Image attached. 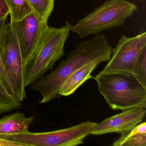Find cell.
<instances>
[{
    "label": "cell",
    "instance_id": "2",
    "mask_svg": "<svg viewBox=\"0 0 146 146\" xmlns=\"http://www.w3.org/2000/svg\"><path fill=\"white\" fill-rule=\"evenodd\" d=\"M94 78L100 93L113 110L146 108V87L134 74L100 72Z\"/></svg>",
    "mask_w": 146,
    "mask_h": 146
},
{
    "label": "cell",
    "instance_id": "12",
    "mask_svg": "<svg viewBox=\"0 0 146 146\" xmlns=\"http://www.w3.org/2000/svg\"><path fill=\"white\" fill-rule=\"evenodd\" d=\"M11 16V23L20 21L33 13L28 0H6Z\"/></svg>",
    "mask_w": 146,
    "mask_h": 146
},
{
    "label": "cell",
    "instance_id": "15",
    "mask_svg": "<svg viewBox=\"0 0 146 146\" xmlns=\"http://www.w3.org/2000/svg\"><path fill=\"white\" fill-rule=\"evenodd\" d=\"M7 18H4L0 20V79L3 82L4 85L7 89V91L11 94L15 96V93L11 81L8 78L7 74L4 68L1 58L2 46H3V39L5 29L6 21Z\"/></svg>",
    "mask_w": 146,
    "mask_h": 146
},
{
    "label": "cell",
    "instance_id": "3",
    "mask_svg": "<svg viewBox=\"0 0 146 146\" xmlns=\"http://www.w3.org/2000/svg\"><path fill=\"white\" fill-rule=\"evenodd\" d=\"M137 11L136 5L126 0H108L74 25L70 24L72 33L82 39L103 31L122 26Z\"/></svg>",
    "mask_w": 146,
    "mask_h": 146
},
{
    "label": "cell",
    "instance_id": "1",
    "mask_svg": "<svg viewBox=\"0 0 146 146\" xmlns=\"http://www.w3.org/2000/svg\"><path fill=\"white\" fill-rule=\"evenodd\" d=\"M112 47L103 34L80 42L74 50L68 53L65 59L60 62L54 71L31 84V89L40 93L39 102L46 103L57 97L61 85L71 74L88 63L109 61Z\"/></svg>",
    "mask_w": 146,
    "mask_h": 146
},
{
    "label": "cell",
    "instance_id": "16",
    "mask_svg": "<svg viewBox=\"0 0 146 146\" xmlns=\"http://www.w3.org/2000/svg\"><path fill=\"white\" fill-rule=\"evenodd\" d=\"M144 134H146V123L145 122L138 124L133 129L121 134L120 137L113 142L112 146H123L124 143L129 138L137 135Z\"/></svg>",
    "mask_w": 146,
    "mask_h": 146
},
{
    "label": "cell",
    "instance_id": "4",
    "mask_svg": "<svg viewBox=\"0 0 146 146\" xmlns=\"http://www.w3.org/2000/svg\"><path fill=\"white\" fill-rule=\"evenodd\" d=\"M70 24L66 21V25L60 28L48 26L36 55L24 69L25 88L41 78L47 71L52 70L56 61L63 56L70 31Z\"/></svg>",
    "mask_w": 146,
    "mask_h": 146
},
{
    "label": "cell",
    "instance_id": "11",
    "mask_svg": "<svg viewBox=\"0 0 146 146\" xmlns=\"http://www.w3.org/2000/svg\"><path fill=\"white\" fill-rule=\"evenodd\" d=\"M35 116L26 117L23 113H15L0 119V134L26 133Z\"/></svg>",
    "mask_w": 146,
    "mask_h": 146
},
{
    "label": "cell",
    "instance_id": "6",
    "mask_svg": "<svg viewBox=\"0 0 146 146\" xmlns=\"http://www.w3.org/2000/svg\"><path fill=\"white\" fill-rule=\"evenodd\" d=\"M10 23L18 42L24 70L36 55L48 26L34 13L20 21Z\"/></svg>",
    "mask_w": 146,
    "mask_h": 146
},
{
    "label": "cell",
    "instance_id": "7",
    "mask_svg": "<svg viewBox=\"0 0 146 146\" xmlns=\"http://www.w3.org/2000/svg\"><path fill=\"white\" fill-rule=\"evenodd\" d=\"M146 49V33L134 37L122 35L115 47L112 48V57L100 72H124L135 73L136 64Z\"/></svg>",
    "mask_w": 146,
    "mask_h": 146
},
{
    "label": "cell",
    "instance_id": "17",
    "mask_svg": "<svg viewBox=\"0 0 146 146\" xmlns=\"http://www.w3.org/2000/svg\"><path fill=\"white\" fill-rule=\"evenodd\" d=\"M134 75L146 87V49L142 53L136 64Z\"/></svg>",
    "mask_w": 146,
    "mask_h": 146
},
{
    "label": "cell",
    "instance_id": "5",
    "mask_svg": "<svg viewBox=\"0 0 146 146\" xmlns=\"http://www.w3.org/2000/svg\"><path fill=\"white\" fill-rule=\"evenodd\" d=\"M97 123L88 121L77 125L54 131L1 134L0 137L28 146H74L84 143Z\"/></svg>",
    "mask_w": 146,
    "mask_h": 146
},
{
    "label": "cell",
    "instance_id": "9",
    "mask_svg": "<svg viewBox=\"0 0 146 146\" xmlns=\"http://www.w3.org/2000/svg\"><path fill=\"white\" fill-rule=\"evenodd\" d=\"M146 109L135 108L106 119L95 126L90 134L100 135L110 133L120 135L133 129L143 120Z\"/></svg>",
    "mask_w": 146,
    "mask_h": 146
},
{
    "label": "cell",
    "instance_id": "20",
    "mask_svg": "<svg viewBox=\"0 0 146 146\" xmlns=\"http://www.w3.org/2000/svg\"><path fill=\"white\" fill-rule=\"evenodd\" d=\"M0 146H28V145L0 137Z\"/></svg>",
    "mask_w": 146,
    "mask_h": 146
},
{
    "label": "cell",
    "instance_id": "13",
    "mask_svg": "<svg viewBox=\"0 0 146 146\" xmlns=\"http://www.w3.org/2000/svg\"><path fill=\"white\" fill-rule=\"evenodd\" d=\"M31 7L41 20L47 23L54 8V0H28Z\"/></svg>",
    "mask_w": 146,
    "mask_h": 146
},
{
    "label": "cell",
    "instance_id": "19",
    "mask_svg": "<svg viewBox=\"0 0 146 146\" xmlns=\"http://www.w3.org/2000/svg\"><path fill=\"white\" fill-rule=\"evenodd\" d=\"M10 13L6 0H0V20L4 18H7Z\"/></svg>",
    "mask_w": 146,
    "mask_h": 146
},
{
    "label": "cell",
    "instance_id": "8",
    "mask_svg": "<svg viewBox=\"0 0 146 146\" xmlns=\"http://www.w3.org/2000/svg\"><path fill=\"white\" fill-rule=\"evenodd\" d=\"M1 58L6 72L11 83L15 96L19 102L26 98L22 55L17 37L11 23L6 24Z\"/></svg>",
    "mask_w": 146,
    "mask_h": 146
},
{
    "label": "cell",
    "instance_id": "18",
    "mask_svg": "<svg viewBox=\"0 0 146 146\" xmlns=\"http://www.w3.org/2000/svg\"><path fill=\"white\" fill-rule=\"evenodd\" d=\"M123 146H146V134L137 135L125 141Z\"/></svg>",
    "mask_w": 146,
    "mask_h": 146
},
{
    "label": "cell",
    "instance_id": "10",
    "mask_svg": "<svg viewBox=\"0 0 146 146\" xmlns=\"http://www.w3.org/2000/svg\"><path fill=\"white\" fill-rule=\"evenodd\" d=\"M100 64L97 61H93L83 66L72 72L61 85L58 95L66 96L73 94L84 82L93 78L90 74Z\"/></svg>",
    "mask_w": 146,
    "mask_h": 146
},
{
    "label": "cell",
    "instance_id": "14",
    "mask_svg": "<svg viewBox=\"0 0 146 146\" xmlns=\"http://www.w3.org/2000/svg\"><path fill=\"white\" fill-rule=\"evenodd\" d=\"M21 106V102L8 92L0 79V114L19 109Z\"/></svg>",
    "mask_w": 146,
    "mask_h": 146
}]
</instances>
